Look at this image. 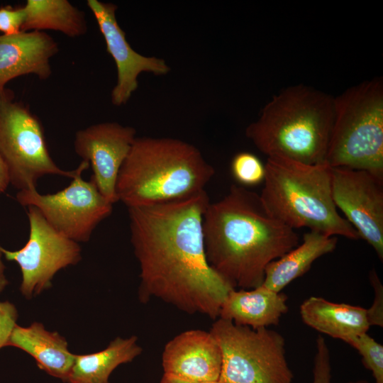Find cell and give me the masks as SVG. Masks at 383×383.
<instances>
[{
    "label": "cell",
    "mask_w": 383,
    "mask_h": 383,
    "mask_svg": "<svg viewBox=\"0 0 383 383\" xmlns=\"http://www.w3.org/2000/svg\"><path fill=\"white\" fill-rule=\"evenodd\" d=\"M209 203L204 190L182 199L127 208L140 267V302L157 299L189 315L218 318L234 288L206 260L202 222Z\"/></svg>",
    "instance_id": "6da1fadb"
},
{
    "label": "cell",
    "mask_w": 383,
    "mask_h": 383,
    "mask_svg": "<svg viewBox=\"0 0 383 383\" xmlns=\"http://www.w3.org/2000/svg\"><path fill=\"white\" fill-rule=\"evenodd\" d=\"M202 230L209 265L234 289L262 285L267 265L299 243L295 230L268 213L260 194L239 184L209 203Z\"/></svg>",
    "instance_id": "7a4b0ae2"
},
{
    "label": "cell",
    "mask_w": 383,
    "mask_h": 383,
    "mask_svg": "<svg viewBox=\"0 0 383 383\" xmlns=\"http://www.w3.org/2000/svg\"><path fill=\"white\" fill-rule=\"evenodd\" d=\"M215 170L194 145L172 138L137 137L117 177L127 208L182 199L205 190Z\"/></svg>",
    "instance_id": "3957f363"
},
{
    "label": "cell",
    "mask_w": 383,
    "mask_h": 383,
    "mask_svg": "<svg viewBox=\"0 0 383 383\" xmlns=\"http://www.w3.org/2000/svg\"><path fill=\"white\" fill-rule=\"evenodd\" d=\"M333 121L334 98L298 84L274 95L246 128L245 135L267 157L323 164Z\"/></svg>",
    "instance_id": "277c9868"
},
{
    "label": "cell",
    "mask_w": 383,
    "mask_h": 383,
    "mask_svg": "<svg viewBox=\"0 0 383 383\" xmlns=\"http://www.w3.org/2000/svg\"><path fill=\"white\" fill-rule=\"evenodd\" d=\"M260 199L268 213L285 226L357 240L358 233L338 213L332 196L331 169L267 157Z\"/></svg>",
    "instance_id": "5b68a950"
},
{
    "label": "cell",
    "mask_w": 383,
    "mask_h": 383,
    "mask_svg": "<svg viewBox=\"0 0 383 383\" xmlns=\"http://www.w3.org/2000/svg\"><path fill=\"white\" fill-rule=\"evenodd\" d=\"M325 163L363 170L383 180V82H362L334 98Z\"/></svg>",
    "instance_id": "8992f818"
},
{
    "label": "cell",
    "mask_w": 383,
    "mask_h": 383,
    "mask_svg": "<svg viewBox=\"0 0 383 383\" xmlns=\"http://www.w3.org/2000/svg\"><path fill=\"white\" fill-rule=\"evenodd\" d=\"M218 343L222 367L218 383H292L283 336L218 318L209 331Z\"/></svg>",
    "instance_id": "52a82bcc"
},
{
    "label": "cell",
    "mask_w": 383,
    "mask_h": 383,
    "mask_svg": "<svg viewBox=\"0 0 383 383\" xmlns=\"http://www.w3.org/2000/svg\"><path fill=\"white\" fill-rule=\"evenodd\" d=\"M0 154L9 172L10 183L18 191L36 189L45 175L73 178L77 168L66 171L52 159L39 118L14 100L12 91L0 93Z\"/></svg>",
    "instance_id": "ba28073f"
},
{
    "label": "cell",
    "mask_w": 383,
    "mask_h": 383,
    "mask_svg": "<svg viewBox=\"0 0 383 383\" xmlns=\"http://www.w3.org/2000/svg\"><path fill=\"white\" fill-rule=\"evenodd\" d=\"M89 167L82 160L70 184L57 192L42 194L36 189L21 190L16 199L23 206H35L48 223L65 236L86 243L113 211V204L101 194L94 182L82 177Z\"/></svg>",
    "instance_id": "9c48e42d"
},
{
    "label": "cell",
    "mask_w": 383,
    "mask_h": 383,
    "mask_svg": "<svg viewBox=\"0 0 383 383\" xmlns=\"http://www.w3.org/2000/svg\"><path fill=\"white\" fill-rule=\"evenodd\" d=\"M29 237L21 249L11 251L1 247L4 257L16 262L21 271V294L27 299L40 294L51 285L60 270L82 259L78 243L55 229L33 206H27Z\"/></svg>",
    "instance_id": "30bf717a"
},
{
    "label": "cell",
    "mask_w": 383,
    "mask_h": 383,
    "mask_svg": "<svg viewBox=\"0 0 383 383\" xmlns=\"http://www.w3.org/2000/svg\"><path fill=\"white\" fill-rule=\"evenodd\" d=\"M334 204L383 260V180L370 172L331 167Z\"/></svg>",
    "instance_id": "8fae6325"
},
{
    "label": "cell",
    "mask_w": 383,
    "mask_h": 383,
    "mask_svg": "<svg viewBox=\"0 0 383 383\" xmlns=\"http://www.w3.org/2000/svg\"><path fill=\"white\" fill-rule=\"evenodd\" d=\"M136 138L134 128L116 122L94 124L75 134V152L91 165V179L112 204L118 201L116 194L118 174Z\"/></svg>",
    "instance_id": "7c38bea8"
},
{
    "label": "cell",
    "mask_w": 383,
    "mask_h": 383,
    "mask_svg": "<svg viewBox=\"0 0 383 383\" xmlns=\"http://www.w3.org/2000/svg\"><path fill=\"white\" fill-rule=\"evenodd\" d=\"M87 6L94 16L117 70V81L111 94L114 106L125 105L138 89V77L142 72L162 76L170 71L165 60L143 55L134 50L126 38V33L118 23L117 6L98 0H88Z\"/></svg>",
    "instance_id": "4fadbf2b"
},
{
    "label": "cell",
    "mask_w": 383,
    "mask_h": 383,
    "mask_svg": "<svg viewBox=\"0 0 383 383\" xmlns=\"http://www.w3.org/2000/svg\"><path fill=\"white\" fill-rule=\"evenodd\" d=\"M163 374L194 382H218L222 367L220 346L210 331L191 329L165 345Z\"/></svg>",
    "instance_id": "5bb4252c"
},
{
    "label": "cell",
    "mask_w": 383,
    "mask_h": 383,
    "mask_svg": "<svg viewBox=\"0 0 383 383\" xmlns=\"http://www.w3.org/2000/svg\"><path fill=\"white\" fill-rule=\"evenodd\" d=\"M58 51L55 40L43 31L0 35V93L9 81L21 76L49 78L52 73L50 60Z\"/></svg>",
    "instance_id": "9a60e30c"
},
{
    "label": "cell",
    "mask_w": 383,
    "mask_h": 383,
    "mask_svg": "<svg viewBox=\"0 0 383 383\" xmlns=\"http://www.w3.org/2000/svg\"><path fill=\"white\" fill-rule=\"evenodd\" d=\"M287 296L263 285L243 289H232L223 301L218 318L228 320L238 326L252 329L277 325L287 312Z\"/></svg>",
    "instance_id": "2e32d148"
},
{
    "label": "cell",
    "mask_w": 383,
    "mask_h": 383,
    "mask_svg": "<svg viewBox=\"0 0 383 383\" xmlns=\"http://www.w3.org/2000/svg\"><path fill=\"white\" fill-rule=\"evenodd\" d=\"M6 346H13L27 353L40 370L65 382L76 355L69 350L64 337L57 332L46 330L39 322H34L27 327L16 324Z\"/></svg>",
    "instance_id": "e0dca14e"
},
{
    "label": "cell",
    "mask_w": 383,
    "mask_h": 383,
    "mask_svg": "<svg viewBox=\"0 0 383 383\" xmlns=\"http://www.w3.org/2000/svg\"><path fill=\"white\" fill-rule=\"evenodd\" d=\"M300 315L309 327L347 343L355 336L367 333L370 327L365 308L318 296H311L301 304Z\"/></svg>",
    "instance_id": "ac0fdd59"
},
{
    "label": "cell",
    "mask_w": 383,
    "mask_h": 383,
    "mask_svg": "<svg viewBox=\"0 0 383 383\" xmlns=\"http://www.w3.org/2000/svg\"><path fill=\"white\" fill-rule=\"evenodd\" d=\"M337 243V236L315 231L305 233L300 245L267 265L262 285L281 292L293 280L307 272L316 260L333 252Z\"/></svg>",
    "instance_id": "d6986e66"
},
{
    "label": "cell",
    "mask_w": 383,
    "mask_h": 383,
    "mask_svg": "<svg viewBox=\"0 0 383 383\" xmlns=\"http://www.w3.org/2000/svg\"><path fill=\"white\" fill-rule=\"evenodd\" d=\"M143 352L138 338L116 337L102 350L76 355L67 383H110L109 377L119 365L132 362Z\"/></svg>",
    "instance_id": "ffe728a7"
},
{
    "label": "cell",
    "mask_w": 383,
    "mask_h": 383,
    "mask_svg": "<svg viewBox=\"0 0 383 383\" xmlns=\"http://www.w3.org/2000/svg\"><path fill=\"white\" fill-rule=\"evenodd\" d=\"M23 9L21 31L53 30L76 38L87 30L84 12L67 0H28Z\"/></svg>",
    "instance_id": "44dd1931"
},
{
    "label": "cell",
    "mask_w": 383,
    "mask_h": 383,
    "mask_svg": "<svg viewBox=\"0 0 383 383\" xmlns=\"http://www.w3.org/2000/svg\"><path fill=\"white\" fill-rule=\"evenodd\" d=\"M231 170L233 178L243 187L256 186L264 182L265 167L254 154L237 153L232 159Z\"/></svg>",
    "instance_id": "7402d4cb"
},
{
    "label": "cell",
    "mask_w": 383,
    "mask_h": 383,
    "mask_svg": "<svg viewBox=\"0 0 383 383\" xmlns=\"http://www.w3.org/2000/svg\"><path fill=\"white\" fill-rule=\"evenodd\" d=\"M348 344L362 357L364 366L371 371L375 383H383V346L367 333L353 338Z\"/></svg>",
    "instance_id": "603a6c76"
},
{
    "label": "cell",
    "mask_w": 383,
    "mask_h": 383,
    "mask_svg": "<svg viewBox=\"0 0 383 383\" xmlns=\"http://www.w3.org/2000/svg\"><path fill=\"white\" fill-rule=\"evenodd\" d=\"M316 348L312 383H331L330 351L321 335L317 337Z\"/></svg>",
    "instance_id": "cb8c5ba5"
},
{
    "label": "cell",
    "mask_w": 383,
    "mask_h": 383,
    "mask_svg": "<svg viewBox=\"0 0 383 383\" xmlns=\"http://www.w3.org/2000/svg\"><path fill=\"white\" fill-rule=\"evenodd\" d=\"M25 20L23 6H10L0 8V32L3 35H13L21 32Z\"/></svg>",
    "instance_id": "d4e9b609"
},
{
    "label": "cell",
    "mask_w": 383,
    "mask_h": 383,
    "mask_svg": "<svg viewBox=\"0 0 383 383\" xmlns=\"http://www.w3.org/2000/svg\"><path fill=\"white\" fill-rule=\"evenodd\" d=\"M370 281L374 292L372 306L367 309V317L370 326L383 327V287L374 270L370 272Z\"/></svg>",
    "instance_id": "484cf974"
},
{
    "label": "cell",
    "mask_w": 383,
    "mask_h": 383,
    "mask_svg": "<svg viewBox=\"0 0 383 383\" xmlns=\"http://www.w3.org/2000/svg\"><path fill=\"white\" fill-rule=\"evenodd\" d=\"M17 318L18 312L14 304L8 301H0V350L7 345Z\"/></svg>",
    "instance_id": "4316f807"
},
{
    "label": "cell",
    "mask_w": 383,
    "mask_h": 383,
    "mask_svg": "<svg viewBox=\"0 0 383 383\" xmlns=\"http://www.w3.org/2000/svg\"><path fill=\"white\" fill-rule=\"evenodd\" d=\"M10 184L9 170L0 154V194L4 192Z\"/></svg>",
    "instance_id": "83f0119b"
},
{
    "label": "cell",
    "mask_w": 383,
    "mask_h": 383,
    "mask_svg": "<svg viewBox=\"0 0 383 383\" xmlns=\"http://www.w3.org/2000/svg\"><path fill=\"white\" fill-rule=\"evenodd\" d=\"M1 248V246H0V292H2L9 284L5 275V266L2 260L3 253Z\"/></svg>",
    "instance_id": "f1b7e54d"
},
{
    "label": "cell",
    "mask_w": 383,
    "mask_h": 383,
    "mask_svg": "<svg viewBox=\"0 0 383 383\" xmlns=\"http://www.w3.org/2000/svg\"><path fill=\"white\" fill-rule=\"evenodd\" d=\"M160 383H218V382H194L186 380H182L174 377L163 374Z\"/></svg>",
    "instance_id": "f546056e"
},
{
    "label": "cell",
    "mask_w": 383,
    "mask_h": 383,
    "mask_svg": "<svg viewBox=\"0 0 383 383\" xmlns=\"http://www.w3.org/2000/svg\"><path fill=\"white\" fill-rule=\"evenodd\" d=\"M348 383H368V382L364 380H360V381H357V382H350Z\"/></svg>",
    "instance_id": "4dcf8cb0"
}]
</instances>
